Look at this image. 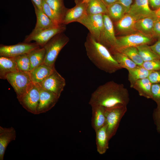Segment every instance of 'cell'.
<instances>
[{
	"instance_id": "obj_1",
	"label": "cell",
	"mask_w": 160,
	"mask_h": 160,
	"mask_svg": "<svg viewBox=\"0 0 160 160\" xmlns=\"http://www.w3.org/2000/svg\"><path fill=\"white\" fill-rule=\"evenodd\" d=\"M129 101L128 90L122 84L110 81L99 86L92 94L89 104L109 108L127 106Z\"/></svg>"
},
{
	"instance_id": "obj_2",
	"label": "cell",
	"mask_w": 160,
	"mask_h": 160,
	"mask_svg": "<svg viewBox=\"0 0 160 160\" xmlns=\"http://www.w3.org/2000/svg\"><path fill=\"white\" fill-rule=\"evenodd\" d=\"M84 46L89 59L100 69L112 73L122 68L109 50L97 41L89 33L87 36Z\"/></svg>"
},
{
	"instance_id": "obj_3",
	"label": "cell",
	"mask_w": 160,
	"mask_h": 160,
	"mask_svg": "<svg viewBox=\"0 0 160 160\" xmlns=\"http://www.w3.org/2000/svg\"><path fill=\"white\" fill-rule=\"evenodd\" d=\"M69 41V38L63 32L57 34L50 40L43 47L45 51L44 63L55 67V63L60 52Z\"/></svg>"
},
{
	"instance_id": "obj_4",
	"label": "cell",
	"mask_w": 160,
	"mask_h": 160,
	"mask_svg": "<svg viewBox=\"0 0 160 160\" xmlns=\"http://www.w3.org/2000/svg\"><path fill=\"white\" fill-rule=\"evenodd\" d=\"M7 79L16 93L17 98L25 93L33 86L29 72L18 71L7 74Z\"/></svg>"
},
{
	"instance_id": "obj_5",
	"label": "cell",
	"mask_w": 160,
	"mask_h": 160,
	"mask_svg": "<svg viewBox=\"0 0 160 160\" xmlns=\"http://www.w3.org/2000/svg\"><path fill=\"white\" fill-rule=\"evenodd\" d=\"M127 111V106L124 105L105 108L106 125L110 140L116 134L121 121Z\"/></svg>"
},
{
	"instance_id": "obj_6",
	"label": "cell",
	"mask_w": 160,
	"mask_h": 160,
	"mask_svg": "<svg viewBox=\"0 0 160 160\" xmlns=\"http://www.w3.org/2000/svg\"><path fill=\"white\" fill-rule=\"evenodd\" d=\"M40 87L39 84H34L24 95L17 98L20 104L29 112L36 114L40 96Z\"/></svg>"
},
{
	"instance_id": "obj_7",
	"label": "cell",
	"mask_w": 160,
	"mask_h": 160,
	"mask_svg": "<svg viewBox=\"0 0 160 160\" xmlns=\"http://www.w3.org/2000/svg\"><path fill=\"white\" fill-rule=\"evenodd\" d=\"M103 15L87 14L78 22L86 27L89 33L98 42L103 27Z\"/></svg>"
},
{
	"instance_id": "obj_8",
	"label": "cell",
	"mask_w": 160,
	"mask_h": 160,
	"mask_svg": "<svg viewBox=\"0 0 160 160\" xmlns=\"http://www.w3.org/2000/svg\"><path fill=\"white\" fill-rule=\"evenodd\" d=\"M40 46L36 42L20 43L11 45L1 44L0 56L12 57L20 55L28 54L33 50Z\"/></svg>"
},
{
	"instance_id": "obj_9",
	"label": "cell",
	"mask_w": 160,
	"mask_h": 160,
	"mask_svg": "<svg viewBox=\"0 0 160 160\" xmlns=\"http://www.w3.org/2000/svg\"><path fill=\"white\" fill-rule=\"evenodd\" d=\"M103 17V27L99 42L109 50L114 49L116 46L117 38L113 21L107 14H104Z\"/></svg>"
},
{
	"instance_id": "obj_10",
	"label": "cell",
	"mask_w": 160,
	"mask_h": 160,
	"mask_svg": "<svg viewBox=\"0 0 160 160\" xmlns=\"http://www.w3.org/2000/svg\"><path fill=\"white\" fill-rule=\"evenodd\" d=\"M39 84L42 88L52 92L60 97L66 82L65 79L55 68L52 73Z\"/></svg>"
},
{
	"instance_id": "obj_11",
	"label": "cell",
	"mask_w": 160,
	"mask_h": 160,
	"mask_svg": "<svg viewBox=\"0 0 160 160\" xmlns=\"http://www.w3.org/2000/svg\"><path fill=\"white\" fill-rule=\"evenodd\" d=\"M66 29L65 25H64L47 29L35 35L27 36L24 42L29 43L31 41H35L40 47H43L54 36L63 32Z\"/></svg>"
},
{
	"instance_id": "obj_12",
	"label": "cell",
	"mask_w": 160,
	"mask_h": 160,
	"mask_svg": "<svg viewBox=\"0 0 160 160\" xmlns=\"http://www.w3.org/2000/svg\"><path fill=\"white\" fill-rule=\"evenodd\" d=\"M117 38L116 46L114 49L129 47H136L143 44H148L153 41V38L138 32Z\"/></svg>"
},
{
	"instance_id": "obj_13",
	"label": "cell",
	"mask_w": 160,
	"mask_h": 160,
	"mask_svg": "<svg viewBox=\"0 0 160 160\" xmlns=\"http://www.w3.org/2000/svg\"><path fill=\"white\" fill-rule=\"evenodd\" d=\"M75 6L70 9H67L62 18V24L66 25L73 22H78L87 14V3L83 0H75Z\"/></svg>"
},
{
	"instance_id": "obj_14",
	"label": "cell",
	"mask_w": 160,
	"mask_h": 160,
	"mask_svg": "<svg viewBox=\"0 0 160 160\" xmlns=\"http://www.w3.org/2000/svg\"><path fill=\"white\" fill-rule=\"evenodd\" d=\"M60 97L54 93L40 87V98L36 114L46 112L51 109L57 102Z\"/></svg>"
},
{
	"instance_id": "obj_15",
	"label": "cell",
	"mask_w": 160,
	"mask_h": 160,
	"mask_svg": "<svg viewBox=\"0 0 160 160\" xmlns=\"http://www.w3.org/2000/svg\"><path fill=\"white\" fill-rule=\"evenodd\" d=\"M149 5L148 0H135L128 13L136 20L155 15Z\"/></svg>"
},
{
	"instance_id": "obj_16",
	"label": "cell",
	"mask_w": 160,
	"mask_h": 160,
	"mask_svg": "<svg viewBox=\"0 0 160 160\" xmlns=\"http://www.w3.org/2000/svg\"><path fill=\"white\" fill-rule=\"evenodd\" d=\"M33 4L36 16V23L34 28L29 35H33L42 30L59 26L55 25L44 13L42 9H39L34 4Z\"/></svg>"
},
{
	"instance_id": "obj_17",
	"label": "cell",
	"mask_w": 160,
	"mask_h": 160,
	"mask_svg": "<svg viewBox=\"0 0 160 160\" xmlns=\"http://www.w3.org/2000/svg\"><path fill=\"white\" fill-rule=\"evenodd\" d=\"M16 131L12 127L6 128L0 126V160H3L7 148L12 141L15 140Z\"/></svg>"
},
{
	"instance_id": "obj_18",
	"label": "cell",
	"mask_w": 160,
	"mask_h": 160,
	"mask_svg": "<svg viewBox=\"0 0 160 160\" xmlns=\"http://www.w3.org/2000/svg\"><path fill=\"white\" fill-rule=\"evenodd\" d=\"M157 17L156 15L137 20L135 24L136 31L151 38H155L153 28L155 21Z\"/></svg>"
},
{
	"instance_id": "obj_19",
	"label": "cell",
	"mask_w": 160,
	"mask_h": 160,
	"mask_svg": "<svg viewBox=\"0 0 160 160\" xmlns=\"http://www.w3.org/2000/svg\"><path fill=\"white\" fill-rule=\"evenodd\" d=\"M55 67L43 63L36 67L29 72L31 80L34 84H39L53 72Z\"/></svg>"
},
{
	"instance_id": "obj_20",
	"label": "cell",
	"mask_w": 160,
	"mask_h": 160,
	"mask_svg": "<svg viewBox=\"0 0 160 160\" xmlns=\"http://www.w3.org/2000/svg\"><path fill=\"white\" fill-rule=\"evenodd\" d=\"M95 132L97 151L100 154H104L109 148L110 140L106 124Z\"/></svg>"
},
{
	"instance_id": "obj_21",
	"label": "cell",
	"mask_w": 160,
	"mask_h": 160,
	"mask_svg": "<svg viewBox=\"0 0 160 160\" xmlns=\"http://www.w3.org/2000/svg\"><path fill=\"white\" fill-rule=\"evenodd\" d=\"M91 125L96 131L106 124L105 108L101 106H92Z\"/></svg>"
},
{
	"instance_id": "obj_22",
	"label": "cell",
	"mask_w": 160,
	"mask_h": 160,
	"mask_svg": "<svg viewBox=\"0 0 160 160\" xmlns=\"http://www.w3.org/2000/svg\"><path fill=\"white\" fill-rule=\"evenodd\" d=\"M18 71L16 64L11 57H0V78L6 79V75Z\"/></svg>"
},
{
	"instance_id": "obj_23",
	"label": "cell",
	"mask_w": 160,
	"mask_h": 160,
	"mask_svg": "<svg viewBox=\"0 0 160 160\" xmlns=\"http://www.w3.org/2000/svg\"><path fill=\"white\" fill-rule=\"evenodd\" d=\"M136 20L128 13L116 22V28L119 31L125 33L136 31L135 28Z\"/></svg>"
},
{
	"instance_id": "obj_24",
	"label": "cell",
	"mask_w": 160,
	"mask_h": 160,
	"mask_svg": "<svg viewBox=\"0 0 160 160\" xmlns=\"http://www.w3.org/2000/svg\"><path fill=\"white\" fill-rule=\"evenodd\" d=\"M152 84L148 78L137 81L132 87L137 90L140 96L148 99H151Z\"/></svg>"
},
{
	"instance_id": "obj_25",
	"label": "cell",
	"mask_w": 160,
	"mask_h": 160,
	"mask_svg": "<svg viewBox=\"0 0 160 160\" xmlns=\"http://www.w3.org/2000/svg\"><path fill=\"white\" fill-rule=\"evenodd\" d=\"M107 14L112 20L116 22L128 13L125 7L118 1L107 6Z\"/></svg>"
},
{
	"instance_id": "obj_26",
	"label": "cell",
	"mask_w": 160,
	"mask_h": 160,
	"mask_svg": "<svg viewBox=\"0 0 160 160\" xmlns=\"http://www.w3.org/2000/svg\"><path fill=\"white\" fill-rule=\"evenodd\" d=\"M30 62V71L38 66L44 63L45 51L43 47H40L28 53Z\"/></svg>"
},
{
	"instance_id": "obj_27",
	"label": "cell",
	"mask_w": 160,
	"mask_h": 160,
	"mask_svg": "<svg viewBox=\"0 0 160 160\" xmlns=\"http://www.w3.org/2000/svg\"><path fill=\"white\" fill-rule=\"evenodd\" d=\"M128 79L131 88L137 81L148 78L151 72L142 66L138 65L135 68L128 70Z\"/></svg>"
},
{
	"instance_id": "obj_28",
	"label": "cell",
	"mask_w": 160,
	"mask_h": 160,
	"mask_svg": "<svg viewBox=\"0 0 160 160\" xmlns=\"http://www.w3.org/2000/svg\"><path fill=\"white\" fill-rule=\"evenodd\" d=\"M113 57L122 68L128 71L136 68L137 65L124 54L114 49L109 50Z\"/></svg>"
},
{
	"instance_id": "obj_29",
	"label": "cell",
	"mask_w": 160,
	"mask_h": 160,
	"mask_svg": "<svg viewBox=\"0 0 160 160\" xmlns=\"http://www.w3.org/2000/svg\"><path fill=\"white\" fill-rule=\"evenodd\" d=\"M86 11L89 15L107 14V7L101 0H90L87 3Z\"/></svg>"
},
{
	"instance_id": "obj_30",
	"label": "cell",
	"mask_w": 160,
	"mask_h": 160,
	"mask_svg": "<svg viewBox=\"0 0 160 160\" xmlns=\"http://www.w3.org/2000/svg\"><path fill=\"white\" fill-rule=\"evenodd\" d=\"M113 49L124 54L137 65L142 66L144 62L136 47H127Z\"/></svg>"
},
{
	"instance_id": "obj_31",
	"label": "cell",
	"mask_w": 160,
	"mask_h": 160,
	"mask_svg": "<svg viewBox=\"0 0 160 160\" xmlns=\"http://www.w3.org/2000/svg\"><path fill=\"white\" fill-rule=\"evenodd\" d=\"M136 47L144 62L160 59L159 57L152 50L150 46L148 44H143Z\"/></svg>"
},
{
	"instance_id": "obj_32",
	"label": "cell",
	"mask_w": 160,
	"mask_h": 160,
	"mask_svg": "<svg viewBox=\"0 0 160 160\" xmlns=\"http://www.w3.org/2000/svg\"><path fill=\"white\" fill-rule=\"evenodd\" d=\"M11 57L15 62L18 71H30V62L28 53Z\"/></svg>"
},
{
	"instance_id": "obj_33",
	"label": "cell",
	"mask_w": 160,
	"mask_h": 160,
	"mask_svg": "<svg viewBox=\"0 0 160 160\" xmlns=\"http://www.w3.org/2000/svg\"><path fill=\"white\" fill-rule=\"evenodd\" d=\"M61 19L67 9L65 7L63 0H44Z\"/></svg>"
},
{
	"instance_id": "obj_34",
	"label": "cell",
	"mask_w": 160,
	"mask_h": 160,
	"mask_svg": "<svg viewBox=\"0 0 160 160\" xmlns=\"http://www.w3.org/2000/svg\"><path fill=\"white\" fill-rule=\"evenodd\" d=\"M42 9L44 13L56 25L60 26L63 24L61 19L43 0Z\"/></svg>"
},
{
	"instance_id": "obj_35",
	"label": "cell",
	"mask_w": 160,
	"mask_h": 160,
	"mask_svg": "<svg viewBox=\"0 0 160 160\" xmlns=\"http://www.w3.org/2000/svg\"><path fill=\"white\" fill-rule=\"evenodd\" d=\"M151 99L157 104V108L160 107V84H153L151 88Z\"/></svg>"
},
{
	"instance_id": "obj_36",
	"label": "cell",
	"mask_w": 160,
	"mask_h": 160,
	"mask_svg": "<svg viewBox=\"0 0 160 160\" xmlns=\"http://www.w3.org/2000/svg\"><path fill=\"white\" fill-rule=\"evenodd\" d=\"M142 66L151 71L160 70V59L144 62Z\"/></svg>"
},
{
	"instance_id": "obj_37",
	"label": "cell",
	"mask_w": 160,
	"mask_h": 160,
	"mask_svg": "<svg viewBox=\"0 0 160 160\" xmlns=\"http://www.w3.org/2000/svg\"><path fill=\"white\" fill-rule=\"evenodd\" d=\"M152 117L156 130L160 134V107H156L153 110Z\"/></svg>"
},
{
	"instance_id": "obj_38",
	"label": "cell",
	"mask_w": 160,
	"mask_h": 160,
	"mask_svg": "<svg viewBox=\"0 0 160 160\" xmlns=\"http://www.w3.org/2000/svg\"><path fill=\"white\" fill-rule=\"evenodd\" d=\"M148 78L152 84H160V70L151 71Z\"/></svg>"
},
{
	"instance_id": "obj_39",
	"label": "cell",
	"mask_w": 160,
	"mask_h": 160,
	"mask_svg": "<svg viewBox=\"0 0 160 160\" xmlns=\"http://www.w3.org/2000/svg\"><path fill=\"white\" fill-rule=\"evenodd\" d=\"M153 34L154 37L160 36V17H157L155 21Z\"/></svg>"
},
{
	"instance_id": "obj_40",
	"label": "cell",
	"mask_w": 160,
	"mask_h": 160,
	"mask_svg": "<svg viewBox=\"0 0 160 160\" xmlns=\"http://www.w3.org/2000/svg\"><path fill=\"white\" fill-rule=\"evenodd\" d=\"M150 47L160 58V36L158 37L156 42L150 46Z\"/></svg>"
},
{
	"instance_id": "obj_41",
	"label": "cell",
	"mask_w": 160,
	"mask_h": 160,
	"mask_svg": "<svg viewBox=\"0 0 160 160\" xmlns=\"http://www.w3.org/2000/svg\"><path fill=\"white\" fill-rule=\"evenodd\" d=\"M149 5L155 10L160 8V0H148Z\"/></svg>"
},
{
	"instance_id": "obj_42",
	"label": "cell",
	"mask_w": 160,
	"mask_h": 160,
	"mask_svg": "<svg viewBox=\"0 0 160 160\" xmlns=\"http://www.w3.org/2000/svg\"><path fill=\"white\" fill-rule=\"evenodd\" d=\"M118 1L122 4L126 8L128 12L132 4L133 0H118Z\"/></svg>"
},
{
	"instance_id": "obj_43",
	"label": "cell",
	"mask_w": 160,
	"mask_h": 160,
	"mask_svg": "<svg viewBox=\"0 0 160 160\" xmlns=\"http://www.w3.org/2000/svg\"><path fill=\"white\" fill-rule=\"evenodd\" d=\"M33 4L36 5L39 9H42L43 0H31Z\"/></svg>"
},
{
	"instance_id": "obj_44",
	"label": "cell",
	"mask_w": 160,
	"mask_h": 160,
	"mask_svg": "<svg viewBox=\"0 0 160 160\" xmlns=\"http://www.w3.org/2000/svg\"><path fill=\"white\" fill-rule=\"evenodd\" d=\"M107 7L117 1L118 0H101Z\"/></svg>"
},
{
	"instance_id": "obj_45",
	"label": "cell",
	"mask_w": 160,
	"mask_h": 160,
	"mask_svg": "<svg viewBox=\"0 0 160 160\" xmlns=\"http://www.w3.org/2000/svg\"><path fill=\"white\" fill-rule=\"evenodd\" d=\"M156 16L159 17H160V8L154 10Z\"/></svg>"
},
{
	"instance_id": "obj_46",
	"label": "cell",
	"mask_w": 160,
	"mask_h": 160,
	"mask_svg": "<svg viewBox=\"0 0 160 160\" xmlns=\"http://www.w3.org/2000/svg\"><path fill=\"white\" fill-rule=\"evenodd\" d=\"M90 0H83V2L86 3H87Z\"/></svg>"
}]
</instances>
